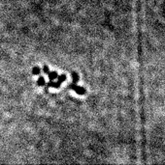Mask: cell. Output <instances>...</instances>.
I'll use <instances>...</instances> for the list:
<instances>
[{"label":"cell","instance_id":"obj_1","mask_svg":"<svg viewBox=\"0 0 165 165\" xmlns=\"http://www.w3.org/2000/svg\"><path fill=\"white\" fill-rule=\"evenodd\" d=\"M69 88H70L71 90H74L76 93L79 95H85L87 93L86 88H84L82 86H78L76 83H73V84H71V85H69Z\"/></svg>","mask_w":165,"mask_h":165},{"label":"cell","instance_id":"obj_2","mask_svg":"<svg viewBox=\"0 0 165 165\" xmlns=\"http://www.w3.org/2000/svg\"><path fill=\"white\" fill-rule=\"evenodd\" d=\"M60 85H61V83H59L58 81H56V82H54L53 80H50V82L48 83V86H52L53 88H56V89H58V88L60 87Z\"/></svg>","mask_w":165,"mask_h":165},{"label":"cell","instance_id":"obj_3","mask_svg":"<svg viewBox=\"0 0 165 165\" xmlns=\"http://www.w3.org/2000/svg\"><path fill=\"white\" fill-rule=\"evenodd\" d=\"M71 76H72V79H73V83H77L80 80V76H79V75L77 72H73L72 73H71Z\"/></svg>","mask_w":165,"mask_h":165},{"label":"cell","instance_id":"obj_4","mask_svg":"<svg viewBox=\"0 0 165 165\" xmlns=\"http://www.w3.org/2000/svg\"><path fill=\"white\" fill-rule=\"evenodd\" d=\"M48 76H49V79L50 80H54L56 78H57L58 75H57L56 72H51L48 73Z\"/></svg>","mask_w":165,"mask_h":165},{"label":"cell","instance_id":"obj_5","mask_svg":"<svg viewBox=\"0 0 165 165\" xmlns=\"http://www.w3.org/2000/svg\"><path fill=\"white\" fill-rule=\"evenodd\" d=\"M46 84V80L44 76H40L37 80V86H44Z\"/></svg>","mask_w":165,"mask_h":165},{"label":"cell","instance_id":"obj_6","mask_svg":"<svg viewBox=\"0 0 165 165\" xmlns=\"http://www.w3.org/2000/svg\"><path fill=\"white\" fill-rule=\"evenodd\" d=\"M32 73L34 75H38L41 73V69H40L39 67H34L32 69Z\"/></svg>","mask_w":165,"mask_h":165},{"label":"cell","instance_id":"obj_7","mask_svg":"<svg viewBox=\"0 0 165 165\" xmlns=\"http://www.w3.org/2000/svg\"><path fill=\"white\" fill-rule=\"evenodd\" d=\"M57 78H58V80H57L58 82H59V83H63L65 80H66V75H61L59 76H57Z\"/></svg>","mask_w":165,"mask_h":165},{"label":"cell","instance_id":"obj_8","mask_svg":"<svg viewBox=\"0 0 165 165\" xmlns=\"http://www.w3.org/2000/svg\"><path fill=\"white\" fill-rule=\"evenodd\" d=\"M43 72L45 73V75H48V73L50 72V69H49L48 66H44L43 67Z\"/></svg>","mask_w":165,"mask_h":165}]
</instances>
